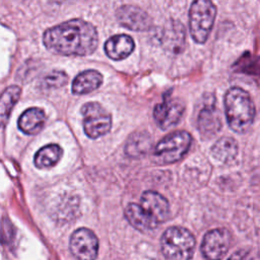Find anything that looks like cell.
<instances>
[{"instance_id": "1", "label": "cell", "mask_w": 260, "mask_h": 260, "mask_svg": "<svg viewBox=\"0 0 260 260\" xmlns=\"http://www.w3.org/2000/svg\"><path fill=\"white\" fill-rule=\"evenodd\" d=\"M45 47L59 55L86 56L98 47L95 27L82 19H71L47 29L43 36Z\"/></svg>"}, {"instance_id": "2", "label": "cell", "mask_w": 260, "mask_h": 260, "mask_svg": "<svg viewBox=\"0 0 260 260\" xmlns=\"http://www.w3.org/2000/svg\"><path fill=\"white\" fill-rule=\"evenodd\" d=\"M225 118L236 133H246L253 124L255 107L250 94L241 87H231L224 95Z\"/></svg>"}, {"instance_id": "3", "label": "cell", "mask_w": 260, "mask_h": 260, "mask_svg": "<svg viewBox=\"0 0 260 260\" xmlns=\"http://www.w3.org/2000/svg\"><path fill=\"white\" fill-rule=\"evenodd\" d=\"M195 238L186 229L172 226L165 231L160 238V250L168 259L185 260L193 256Z\"/></svg>"}, {"instance_id": "4", "label": "cell", "mask_w": 260, "mask_h": 260, "mask_svg": "<svg viewBox=\"0 0 260 260\" xmlns=\"http://www.w3.org/2000/svg\"><path fill=\"white\" fill-rule=\"evenodd\" d=\"M192 142L191 135L186 131H175L157 142L151 153V160L158 165L173 164L188 152Z\"/></svg>"}, {"instance_id": "5", "label": "cell", "mask_w": 260, "mask_h": 260, "mask_svg": "<svg viewBox=\"0 0 260 260\" xmlns=\"http://www.w3.org/2000/svg\"><path fill=\"white\" fill-rule=\"evenodd\" d=\"M216 16L211 0H195L189 10V30L194 42L203 44L208 39Z\"/></svg>"}, {"instance_id": "6", "label": "cell", "mask_w": 260, "mask_h": 260, "mask_svg": "<svg viewBox=\"0 0 260 260\" xmlns=\"http://www.w3.org/2000/svg\"><path fill=\"white\" fill-rule=\"evenodd\" d=\"M82 124L84 133L92 139L106 135L112 127L110 113L95 102H89L82 106Z\"/></svg>"}, {"instance_id": "7", "label": "cell", "mask_w": 260, "mask_h": 260, "mask_svg": "<svg viewBox=\"0 0 260 260\" xmlns=\"http://www.w3.org/2000/svg\"><path fill=\"white\" fill-rule=\"evenodd\" d=\"M69 250L77 259H94L98 256L99 250L98 238L90 230L80 228L71 235L69 240Z\"/></svg>"}, {"instance_id": "8", "label": "cell", "mask_w": 260, "mask_h": 260, "mask_svg": "<svg viewBox=\"0 0 260 260\" xmlns=\"http://www.w3.org/2000/svg\"><path fill=\"white\" fill-rule=\"evenodd\" d=\"M184 111L185 106L182 101L171 95H165L164 101L153 109V119L159 128L167 130L179 123Z\"/></svg>"}, {"instance_id": "9", "label": "cell", "mask_w": 260, "mask_h": 260, "mask_svg": "<svg viewBox=\"0 0 260 260\" xmlns=\"http://www.w3.org/2000/svg\"><path fill=\"white\" fill-rule=\"evenodd\" d=\"M232 236L225 229L210 230L201 243V253L206 259H220L230 249Z\"/></svg>"}, {"instance_id": "10", "label": "cell", "mask_w": 260, "mask_h": 260, "mask_svg": "<svg viewBox=\"0 0 260 260\" xmlns=\"http://www.w3.org/2000/svg\"><path fill=\"white\" fill-rule=\"evenodd\" d=\"M119 23L131 30H146L151 25V19L141 8L133 5H123L116 13Z\"/></svg>"}, {"instance_id": "11", "label": "cell", "mask_w": 260, "mask_h": 260, "mask_svg": "<svg viewBox=\"0 0 260 260\" xmlns=\"http://www.w3.org/2000/svg\"><path fill=\"white\" fill-rule=\"evenodd\" d=\"M140 205L158 223L166 221L170 216V205L168 200L155 191H145L140 198Z\"/></svg>"}, {"instance_id": "12", "label": "cell", "mask_w": 260, "mask_h": 260, "mask_svg": "<svg viewBox=\"0 0 260 260\" xmlns=\"http://www.w3.org/2000/svg\"><path fill=\"white\" fill-rule=\"evenodd\" d=\"M197 126L199 133L203 138H210L220 130V115L213 105L205 106L200 111Z\"/></svg>"}, {"instance_id": "13", "label": "cell", "mask_w": 260, "mask_h": 260, "mask_svg": "<svg viewBox=\"0 0 260 260\" xmlns=\"http://www.w3.org/2000/svg\"><path fill=\"white\" fill-rule=\"evenodd\" d=\"M135 44L131 37L127 35H116L105 43L107 56L115 61L127 58L134 50Z\"/></svg>"}, {"instance_id": "14", "label": "cell", "mask_w": 260, "mask_h": 260, "mask_svg": "<svg viewBox=\"0 0 260 260\" xmlns=\"http://www.w3.org/2000/svg\"><path fill=\"white\" fill-rule=\"evenodd\" d=\"M125 217L134 229L143 233L151 231L159 224L143 209L140 204L136 203H130L125 208Z\"/></svg>"}, {"instance_id": "15", "label": "cell", "mask_w": 260, "mask_h": 260, "mask_svg": "<svg viewBox=\"0 0 260 260\" xmlns=\"http://www.w3.org/2000/svg\"><path fill=\"white\" fill-rule=\"evenodd\" d=\"M46 122L45 112L40 108H29L25 110L18 119L19 130L27 135L37 134Z\"/></svg>"}, {"instance_id": "16", "label": "cell", "mask_w": 260, "mask_h": 260, "mask_svg": "<svg viewBox=\"0 0 260 260\" xmlns=\"http://www.w3.org/2000/svg\"><path fill=\"white\" fill-rule=\"evenodd\" d=\"M103 82V75L96 70H85L79 73L72 82L74 94H85L99 88Z\"/></svg>"}, {"instance_id": "17", "label": "cell", "mask_w": 260, "mask_h": 260, "mask_svg": "<svg viewBox=\"0 0 260 260\" xmlns=\"http://www.w3.org/2000/svg\"><path fill=\"white\" fill-rule=\"evenodd\" d=\"M62 155L63 149L58 144H48L37 151L34 164L38 169H50L57 165Z\"/></svg>"}, {"instance_id": "18", "label": "cell", "mask_w": 260, "mask_h": 260, "mask_svg": "<svg viewBox=\"0 0 260 260\" xmlns=\"http://www.w3.org/2000/svg\"><path fill=\"white\" fill-rule=\"evenodd\" d=\"M162 41L172 52H181L185 47V29L182 23L171 21L170 25L165 29Z\"/></svg>"}, {"instance_id": "19", "label": "cell", "mask_w": 260, "mask_h": 260, "mask_svg": "<svg viewBox=\"0 0 260 260\" xmlns=\"http://www.w3.org/2000/svg\"><path fill=\"white\" fill-rule=\"evenodd\" d=\"M211 153L221 162H230L238 154V143L232 137H221L212 146Z\"/></svg>"}, {"instance_id": "20", "label": "cell", "mask_w": 260, "mask_h": 260, "mask_svg": "<svg viewBox=\"0 0 260 260\" xmlns=\"http://www.w3.org/2000/svg\"><path fill=\"white\" fill-rule=\"evenodd\" d=\"M20 88L16 85H10L3 91L0 103V114L3 125H5L11 113V110L17 103L20 95Z\"/></svg>"}, {"instance_id": "21", "label": "cell", "mask_w": 260, "mask_h": 260, "mask_svg": "<svg viewBox=\"0 0 260 260\" xmlns=\"http://www.w3.org/2000/svg\"><path fill=\"white\" fill-rule=\"evenodd\" d=\"M150 147V138L147 133H136L135 136L129 138L125 151L127 155L137 157L145 153Z\"/></svg>"}, {"instance_id": "22", "label": "cell", "mask_w": 260, "mask_h": 260, "mask_svg": "<svg viewBox=\"0 0 260 260\" xmlns=\"http://www.w3.org/2000/svg\"><path fill=\"white\" fill-rule=\"evenodd\" d=\"M67 82V75L63 71L59 70H54L50 72L45 78H44V83L46 87L49 88H58L63 86Z\"/></svg>"}]
</instances>
